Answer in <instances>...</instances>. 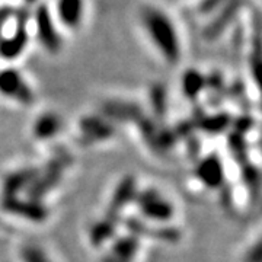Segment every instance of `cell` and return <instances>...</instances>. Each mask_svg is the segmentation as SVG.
<instances>
[{
  "label": "cell",
  "mask_w": 262,
  "mask_h": 262,
  "mask_svg": "<svg viewBox=\"0 0 262 262\" xmlns=\"http://www.w3.org/2000/svg\"><path fill=\"white\" fill-rule=\"evenodd\" d=\"M22 88H27L25 80L16 70H5L0 73V95L6 98H15Z\"/></svg>",
  "instance_id": "3"
},
{
  "label": "cell",
  "mask_w": 262,
  "mask_h": 262,
  "mask_svg": "<svg viewBox=\"0 0 262 262\" xmlns=\"http://www.w3.org/2000/svg\"><path fill=\"white\" fill-rule=\"evenodd\" d=\"M141 37L149 48L168 64H177L182 57V38L175 19L156 5L141 6L137 15Z\"/></svg>",
  "instance_id": "1"
},
{
  "label": "cell",
  "mask_w": 262,
  "mask_h": 262,
  "mask_svg": "<svg viewBox=\"0 0 262 262\" xmlns=\"http://www.w3.org/2000/svg\"><path fill=\"white\" fill-rule=\"evenodd\" d=\"M50 15L61 34H76L88 19V0H53Z\"/></svg>",
  "instance_id": "2"
}]
</instances>
